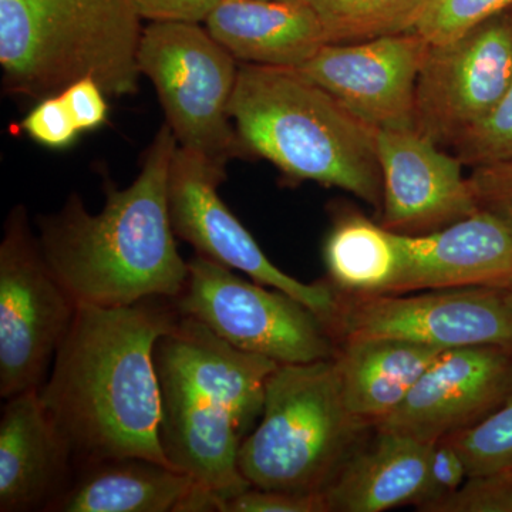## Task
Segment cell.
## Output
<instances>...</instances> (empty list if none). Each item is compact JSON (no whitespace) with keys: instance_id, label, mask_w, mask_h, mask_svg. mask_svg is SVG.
Masks as SVG:
<instances>
[{"instance_id":"6da1fadb","label":"cell","mask_w":512,"mask_h":512,"mask_svg":"<svg viewBox=\"0 0 512 512\" xmlns=\"http://www.w3.org/2000/svg\"><path fill=\"white\" fill-rule=\"evenodd\" d=\"M180 318L173 299L79 305L39 389L74 466L140 457L170 466L160 443L158 339ZM174 468V467H173Z\"/></svg>"},{"instance_id":"7a4b0ae2","label":"cell","mask_w":512,"mask_h":512,"mask_svg":"<svg viewBox=\"0 0 512 512\" xmlns=\"http://www.w3.org/2000/svg\"><path fill=\"white\" fill-rule=\"evenodd\" d=\"M177 147L165 123L133 183L117 188L106 180L99 214L73 192L59 211L37 218L43 258L77 305L117 308L183 293L188 262L178 252L168 204Z\"/></svg>"},{"instance_id":"3957f363","label":"cell","mask_w":512,"mask_h":512,"mask_svg":"<svg viewBox=\"0 0 512 512\" xmlns=\"http://www.w3.org/2000/svg\"><path fill=\"white\" fill-rule=\"evenodd\" d=\"M229 114L248 153L286 177L382 207L376 128L298 69L239 63Z\"/></svg>"},{"instance_id":"277c9868","label":"cell","mask_w":512,"mask_h":512,"mask_svg":"<svg viewBox=\"0 0 512 512\" xmlns=\"http://www.w3.org/2000/svg\"><path fill=\"white\" fill-rule=\"evenodd\" d=\"M143 29L134 0H0L3 87L39 101L92 76L109 97L133 96Z\"/></svg>"},{"instance_id":"5b68a950","label":"cell","mask_w":512,"mask_h":512,"mask_svg":"<svg viewBox=\"0 0 512 512\" xmlns=\"http://www.w3.org/2000/svg\"><path fill=\"white\" fill-rule=\"evenodd\" d=\"M367 429L346 407L335 357L278 365L258 426L239 448V470L251 487L323 493Z\"/></svg>"},{"instance_id":"8992f818","label":"cell","mask_w":512,"mask_h":512,"mask_svg":"<svg viewBox=\"0 0 512 512\" xmlns=\"http://www.w3.org/2000/svg\"><path fill=\"white\" fill-rule=\"evenodd\" d=\"M138 69L158 94L178 146L227 168L251 156L229 114L239 62L200 23L150 22Z\"/></svg>"},{"instance_id":"52a82bcc","label":"cell","mask_w":512,"mask_h":512,"mask_svg":"<svg viewBox=\"0 0 512 512\" xmlns=\"http://www.w3.org/2000/svg\"><path fill=\"white\" fill-rule=\"evenodd\" d=\"M229 345L279 365L333 359L338 345L325 320L284 291L249 282L234 269L195 255L183 293L173 299Z\"/></svg>"},{"instance_id":"ba28073f","label":"cell","mask_w":512,"mask_h":512,"mask_svg":"<svg viewBox=\"0 0 512 512\" xmlns=\"http://www.w3.org/2000/svg\"><path fill=\"white\" fill-rule=\"evenodd\" d=\"M77 303L50 271L23 205L13 208L0 242V396L46 382Z\"/></svg>"},{"instance_id":"9c48e42d","label":"cell","mask_w":512,"mask_h":512,"mask_svg":"<svg viewBox=\"0 0 512 512\" xmlns=\"http://www.w3.org/2000/svg\"><path fill=\"white\" fill-rule=\"evenodd\" d=\"M336 292V291H335ZM329 320L333 339L390 338L441 350L512 348V308L487 288L431 289L417 295H346Z\"/></svg>"},{"instance_id":"30bf717a","label":"cell","mask_w":512,"mask_h":512,"mask_svg":"<svg viewBox=\"0 0 512 512\" xmlns=\"http://www.w3.org/2000/svg\"><path fill=\"white\" fill-rule=\"evenodd\" d=\"M512 82V10L430 45L414 94V128L451 148L497 106Z\"/></svg>"},{"instance_id":"8fae6325","label":"cell","mask_w":512,"mask_h":512,"mask_svg":"<svg viewBox=\"0 0 512 512\" xmlns=\"http://www.w3.org/2000/svg\"><path fill=\"white\" fill-rule=\"evenodd\" d=\"M224 180V167L177 147L168 180V204L175 235L192 245L198 255L237 269L258 284L289 293L328 326L338 305L335 289L329 282L303 284L272 264L222 201L218 187Z\"/></svg>"},{"instance_id":"7c38bea8","label":"cell","mask_w":512,"mask_h":512,"mask_svg":"<svg viewBox=\"0 0 512 512\" xmlns=\"http://www.w3.org/2000/svg\"><path fill=\"white\" fill-rule=\"evenodd\" d=\"M512 392V348L481 345L441 352L404 402L373 429L437 441L476 426Z\"/></svg>"},{"instance_id":"4fadbf2b","label":"cell","mask_w":512,"mask_h":512,"mask_svg":"<svg viewBox=\"0 0 512 512\" xmlns=\"http://www.w3.org/2000/svg\"><path fill=\"white\" fill-rule=\"evenodd\" d=\"M427 47L417 32L325 45L298 70L377 131L414 128V94Z\"/></svg>"},{"instance_id":"5bb4252c","label":"cell","mask_w":512,"mask_h":512,"mask_svg":"<svg viewBox=\"0 0 512 512\" xmlns=\"http://www.w3.org/2000/svg\"><path fill=\"white\" fill-rule=\"evenodd\" d=\"M383 177L380 224L404 235L439 231L478 211L460 158L416 128L377 131Z\"/></svg>"},{"instance_id":"9a60e30c","label":"cell","mask_w":512,"mask_h":512,"mask_svg":"<svg viewBox=\"0 0 512 512\" xmlns=\"http://www.w3.org/2000/svg\"><path fill=\"white\" fill-rule=\"evenodd\" d=\"M402 272L390 295L512 288V232L484 211L423 235L397 234Z\"/></svg>"},{"instance_id":"2e32d148","label":"cell","mask_w":512,"mask_h":512,"mask_svg":"<svg viewBox=\"0 0 512 512\" xmlns=\"http://www.w3.org/2000/svg\"><path fill=\"white\" fill-rule=\"evenodd\" d=\"M161 393L160 443L175 470L225 500L251 488L238 466L245 439L224 403L173 376L158 373Z\"/></svg>"},{"instance_id":"e0dca14e","label":"cell","mask_w":512,"mask_h":512,"mask_svg":"<svg viewBox=\"0 0 512 512\" xmlns=\"http://www.w3.org/2000/svg\"><path fill=\"white\" fill-rule=\"evenodd\" d=\"M154 362L158 373L224 403L245 437L261 419L266 380L279 365L268 357L234 348L198 320L183 315L158 339Z\"/></svg>"},{"instance_id":"ac0fdd59","label":"cell","mask_w":512,"mask_h":512,"mask_svg":"<svg viewBox=\"0 0 512 512\" xmlns=\"http://www.w3.org/2000/svg\"><path fill=\"white\" fill-rule=\"evenodd\" d=\"M74 471L72 448L39 390L6 399L0 417V511H47Z\"/></svg>"},{"instance_id":"d6986e66","label":"cell","mask_w":512,"mask_h":512,"mask_svg":"<svg viewBox=\"0 0 512 512\" xmlns=\"http://www.w3.org/2000/svg\"><path fill=\"white\" fill-rule=\"evenodd\" d=\"M373 430V440L355 448L323 491L329 512H383L420 504L436 441Z\"/></svg>"},{"instance_id":"ffe728a7","label":"cell","mask_w":512,"mask_h":512,"mask_svg":"<svg viewBox=\"0 0 512 512\" xmlns=\"http://www.w3.org/2000/svg\"><path fill=\"white\" fill-rule=\"evenodd\" d=\"M204 23L239 63L299 69L328 45L305 0H221Z\"/></svg>"},{"instance_id":"44dd1931","label":"cell","mask_w":512,"mask_h":512,"mask_svg":"<svg viewBox=\"0 0 512 512\" xmlns=\"http://www.w3.org/2000/svg\"><path fill=\"white\" fill-rule=\"evenodd\" d=\"M198 484L187 474L140 457L77 467L46 512H187Z\"/></svg>"},{"instance_id":"7402d4cb","label":"cell","mask_w":512,"mask_h":512,"mask_svg":"<svg viewBox=\"0 0 512 512\" xmlns=\"http://www.w3.org/2000/svg\"><path fill=\"white\" fill-rule=\"evenodd\" d=\"M441 352L400 339L343 340L335 363L349 412L375 427L404 402Z\"/></svg>"},{"instance_id":"603a6c76","label":"cell","mask_w":512,"mask_h":512,"mask_svg":"<svg viewBox=\"0 0 512 512\" xmlns=\"http://www.w3.org/2000/svg\"><path fill=\"white\" fill-rule=\"evenodd\" d=\"M329 284L346 295H390L402 272L396 232L365 215L338 218L325 244Z\"/></svg>"},{"instance_id":"cb8c5ba5","label":"cell","mask_w":512,"mask_h":512,"mask_svg":"<svg viewBox=\"0 0 512 512\" xmlns=\"http://www.w3.org/2000/svg\"><path fill=\"white\" fill-rule=\"evenodd\" d=\"M328 45L366 42L414 32L429 0H305Z\"/></svg>"},{"instance_id":"d4e9b609","label":"cell","mask_w":512,"mask_h":512,"mask_svg":"<svg viewBox=\"0 0 512 512\" xmlns=\"http://www.w3.org/2000/svg\"><path fill=\"white\" fill-rule=\"evenodd\" d=\"M447 439L463 457L468 477L512 468V392L490 416Z\"/></svg>"},{"instance_id":"484cf974","label":"cell","mask_w":512,"mask_h":512,"mask_svg":"<svg viewBox=\"0 0 512 512\" xmlns=\"http://www.w3.org/2000/svg\"><path fill=\"white\" fill-rule=\"evenodd\" d=\"M507 10H512V0H429L414 32L430 45H440Z\"/></svg>"},{"instance_id":"4316f807","label":"cell","mask_w":512,"mask_h":512,"mask_svg":"<svg viewBox=\"0 0 512 512\" xmlns=\"http://www.w3.org/2000/svg\"><path fill=\"white\" fill-rule=\"evenodd\" d=\"M466 167L500 163L512 158V82L497 106L453 148Z\"/></svg>"},{"instance_id":"83f0119b","label":"cell","mask_w":512,"mask_h":512,"mask_svg":"<svg viewBox=\"0 0 512 512\" xmlns=\"http://www.w3.org/2000/svg\"><path fill=\"white\" fill-rule=\"evenodd\" d=\"M427 512H512V468L466 478Z\"/></svg>"},{"instance_id":"f1b7e54d","label":"cell","mask_w":512,"mask_h":512,"mask_svg":"<svg viewBox=\"0 0 512 512\" xmlns=\"http://www.w3.org/2000/svg\"><path fill=\"white\" fill-rule=\"evenodd\" d=\"M468 180L478 211L487 212L512 232V158L473 168Z\"/></svg>"},{"instance_id":"f546056e","label":"cell","mask_w":512,"mask_h":512,"mask_svg":"<svg viewBox=\"0 0 512 512\" xmlns=\"http://www.w3.org/2000/svg\"><path fill=\"white\" fill-rule=\"evenodd\" d=\"M22 128L36 143L55 150L72 146L80 134L60 94L39 100L23 119Z\"/></svg>"},{"instance_id":"4dcf8cb0","label":"cell","mask_w":512,"mask_h":512,"mask_svg":"<svg viewBox=\"0 0 512 512\" xmlns=\"http://www.w3.org/2000/svg\"><path fill=\"white\" fill-rule=\"evenodd\" d=\"M468 477L466 463L450 439L437 440L431 451L429 474L423 498L417 510L427 512L431 505L439 503L457 491Z\"/></svg>"},{"instance_id":"1f68e13d","label":"cell","mask_w":512,"mask_h":512,"mask_svg":"<svg viewBox=\"0 0 512 512\" xmlns=\"http://www.w3.org/2000/svg\"><path fill=\"white\" fill-rule=\"evenodd\" d=\"M221 512H329L322 493L299 494L251 487L222 504Z\"/></svg>"},{"instance_id":"d6a6232c","label":"cell","mask_w":512,"mask_h":512,"mask_svg":"<svg viewBox=\"0 0 512 512\" xmlns=\"http://www.w3.org/2000/svg\"><path fill=\"white\" fill-rule=\"evenodd\" d=\"M67 109L72 114L74 123L83 131L97 130L109 117V103L106 93L92 76L83 77L67 86L60 93Z\"/></svg>"},{"instance_id":"836d02e7","label":"cell","mask_w":512,"mask_h":512,"mask_svg":"<svg viewBox=\"0 0 512 512\" xmlns=\"http://www.w3.org/2000/svg\"><path fill=\"white\" fill-rule=\"evenodd\" d=\"M147 22L204 23L221 0H134Z\"/></svg>"},{"instance_id":"e575fe53","label":"cell","mask_w":512,"mask_h":512,"mask_svg":"<svg viewBox=\"0 0 512 512\" xmlns=\"http://www.w3.org/2000/svg\"><path fill=\"white\" fill-rule=\"evenodd\" d=\"M503 293H504L505 301H507L508 305H510L512 308V288L508 289V291H505Z\"/></svg>"},{"instance_id":"d590c367","label":"cell","mask_w":512,"mask_h":512,"mask_svg":"<svg viewBox=\"0 0 512 512\" xmlns=\"http://www.w3.org/2000/svg\"><path fill=\"white\" fill-rule=\"evenodd\" d=\"M282 2H302V0H282Z\"/></svg>"}]
</instances>
